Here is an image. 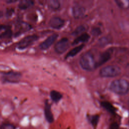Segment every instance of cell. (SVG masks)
I'll use <instances>...</instances> for the list:
<instances>
[{"label":"cell","instance_id":"obj_1","mask_svg":"<svg viewBox=\"0 0 129 129\" xmlns=\"http://www.w3.org/2000/svg\"><path fill=\"white\" fill-rule=\"evenodd\" d=\"M109 89L116 94L124 95L129 91V82L123 79H116L111 82Z\"/></svg>","mask_w":129,"mask_h":129},{"label":"cell","instance_id":"obj_2","mask_svg":"<svg viewBox=\"0 0 129 129\" xmlns=\"http://www.w3.org/2000/svg\"><path fill=\"white\" fill-rule=\"evenodd\" d=\"M79 63L81 68L87 71H92L97 68L96 60L93 53L90 52H86L82 55Z\"/></svg>","mask_w":129,"mask_h":129},{"label":"cell","instance_id":"obj_3","mask_svg":"<svg viewBox=\"0 0 129 129\" xmlns=\"http://www.w3.org/2000/svg\"><path fill=\"white\" fill-rule=\"evenodd\" d=\"M121 69L116 65L111 64L102 68L99 71V75L102 77L113 78L119 75Z\"/></svg>","mask_w":129,"mask_h":129},{"label":"cell","instance_id":"obj_4","mask_svg":"<svg viewBox=\"0 0 129 129\" xmlns=\"http://www.w3.org/2000/svg\"><path fill=\"white\" fill-rule=\"evenodd\" d=\"M3 74L1 80L3 83H17L19 82L22 76L21 73L13 71L5 72Z\"/></svg>","mask_w":129,"mask_h":129},{"label":"cell","instance_id":"obj_5","mask_svg":"<svg viewBox=\"0 0 129 129\" xmlns=\"http://www.w3.org/2000/svg\"><path fill=\"white\" fill-rule=\"evenodd\" d=\"M39 37L35 34L29 35L28 36H26L21 39L17 44V47L19 49H24L29 46L31 45L35 41H36Z\"/></svg>","mask_w":129,"mask_h":129},{"label":"cell","instance_id":"obj_6","mask_svg":"<svg viewBox=\"0 0 129 129\" xmlns=\"http://www.w3.org/2000/svg\"><path fill=\"white\" fill-rule=\"evenodd\" d=\"M70 43L67 38L64 37L60 39L54 45V50L58 54L64 52L69 47Z\"/></svg>","mask_w":129,"mask_h":129},{"label":"cell","instance_id":"obj_7","mask_svg":"<svg viewBox=\"0 0 129 129\" xmlns=\"http://www.w3.org/2000/svg\"><path fill=\"white\" fill-rule=\"evenodd\" d=\"M58 37V34H53L48 36L44 41L39 45V48L41 50H46L48 49L55 42Z\"/></svg>","mask_w":129,"mask_h":129},{"label":"cell","instance_id":"obj_8","mask_svg":"<svg viewBox=\"0 0 129 129\" xmlns=\"http://www.w3.org/2000/svg\"><path fill=\"white\" fill-rule=\"evenodd\" d=\"M64 24V21L58 17H52L49 21V25L53 29H59L62 28Z\"/></svg>","mask_w":129,"mask_h":129},{"label":"cell","instance_id":"obj_9","mask_svg":"<svg viewBox=\"0 0 129 129\" xmlns=\"http://www.w3.org/2000/svg\"><path fill=\"white\" fill-rule=\"evenodd\" d=\"M111 58V52L106 50L105 51H104L103 52L101 53L98 57V59L96 60V67L97 68L104 63H105L106 62L108 61Z\"/></svg>","mask_w":129,"mask_h":129},{"label":"cell","instance_id":"obj_10","mask_svg":"<svg viewBox=\"0 0 129 129\" xmlns=\"http://www.w3.org/2000/svg\"><path fill=\"white\" fill-rule=\"evenodd\" d=\"M44 115L46 119L49 123H52L54 120L53 116L51 110V105L47 101L45 102Z\"/></svg>","mask_w":129,"mask_h":129},{"label":"cell","instance_id":"obj_11","mask_svg":"<svg viewBox=\"0 0 129 129\" xmlns=\"http://www.w3.org/2000/svg\"><path fill=\"white\" fill-rule=\"evenodd\" d=\"M72 13L75 18H80L85 13V9L80 5H76L73 7L72 9Z\"/></svg>","mask_w":129,"mask_h":129},{"label":"cell","instance_id":"obj_12","mask_svg":"<svg viewBox=\"0 0 129 129\" xmlns=\"http://www.w3.org/2000/svg\"><path fill=\"white\" fill-rule=\"evenodd\" d=\"M17 28L18 30L16 31L15 34V36L16 37L21 35L24 32L29 31L30 29H31V27L29 24H27L25 22H21L20 23L18 24Z\"/></svg>","mask_w":129,"mask_h":129},{"label":"cell","instance_id":"obj_13","mask_svg":"<svg viewBox=\"0 0 129 129\" xmlns=\"http://www.w3.org/2000/svg\"><path fill=\"white\" fill-rule=\"evenodd\" d=\"M34 4V2L31 0H22L20 1L18 7L20 10H25L33 6Z\"/></svg>","mask_w":129,"mask_h":129},{"label":"cell","instance_id":"obj_14","mask_svg":"<svg viewBox=\"0 0 129 129\" xmlns=\"http://www.w3.org/2000/svg\"><path fill=\"white\" fill-rule=\"evenodd\" d=\"M90 38V35L87 33H83L77 37L73 41L72 44H77L81 42H86L88 41Z\"/></svg>","mask_w":129,"mask_h":129},{"label":"cell","instance_id":"obj_15","mask_svg":"<svg viewBox=\"0 0 129 129\" xmlns=\"http://www.w3.org/2000/svg\"><path fill=\"white\" fill-rule=\"evenodd\" d=\"M84 47V44H81L74 47V48L71 49L70 51H69V52L66 54V58H68L70 57H73L74 56H75L83 49Z\"/></svg>","mask_w":129,"mask_h":129},{"label":"cell","instance_id":"obj_16","mask_svg":"<svg viewBox=\"0 0 129 129\" xmlns=\"http://www.w3.org/2000/svg\"><path fill=\"white\" fill-rule=\"evenodd\" d=\"M101 105L104 108H105L107 111H108L110 113H115V108L110 102L107 101H102L101 102Z\"/></svg>","mask_w":129,"mask_h":129},{"label":"cell","instance_id":"obj_17","mask_svg":"<svg viewBox=\"0 0 129 129\" xmlns=\"http://www.w3.org/2000/svg\"><path fill=\"white\" fill-rule=\"evenodd\" d=\"M50 98L52 100L55 102H58L62 97V94L55 90H52L50 93Z\"/></svg>","mask_w":129,"mask_h":129},{"label":"cell","instance_id":"obj_18","mask_svg":"<svg viewBox=\"0 0 129 129\" xmlns=\"http://www.w3.org/2000/svg\"><path fill=\"white\" fill-rule=\"evenodd\" d=\"M47 5L48 8L53 11L57 10L60 8L59 2L57 0H50L48 1Z\"/></svg>","mask_w":129,"mask_h":129},{"label":"cell","instance_id":"obj_19","mask_svg":"<svg viewBox=\"0 0 129 129\" xmlns=\"http://www.w3.org/2000/svg\"><path fill=\"white\" fill-rule=\"evenodd\" d=\"M13 35V32L11 28L5 30L3 32L0 34V39H7L12 38Z\"/></svg>","mask_w":129,"mask_h":129},{"label":"cell","instance_id":"obj_20","mask_svg":"<svg viewBox=\"0 0 129 129\" xmlns=\"http://www.w3.org/2000/svg\"><path fill=\"white\" fill-rule=\"evenodd\" d=\"M116 5L122 9H127L129 8V0H115Z\"/></svg>","mask_w":129,"mask_h":129},{"label":"cell","instance_id":"obj_21","mask_svg":"<svg viewBox=\"0 0 129 129\" xmlns=\"http://www.w3.org/2000/svg\"><path fill=\"white\" fill-rule=\"evenodd\" d=\"M88 119L91 124L94 126L96 127L98 123L99 119V116L98 115H93L89 116Z\"/></svg>","mask_w":129,"mask_h":129},{"label":"cell","instance_id":"obj_22","mask_svg":"<svg viewBox=\"0 0 129 129\" xmlns=\"http://www.w3.org/2000/svg\"><path fill=\"white\" fill-rule=\"evenodd\" d=\"M85 30V28L83 25H80L76 28V29L73 32V34L74 35H77L80 33L83 32Z\"/></svg>","mask_w":129,"mask_h":129},{"label":"cell","instance_id":"obj_23","mask_svg":"<svg viewBox=\"0 0 129 129\" xmlns=\"http://www.w3.org/2000/svg\"><path fill=\"white\" fill-rule=\"evenodd\" d=\"M14 12H15V10L13 8H8L6 10V11L5 13V16L7 18H9L13 15V14H14Z\"/></svg>","mask_w":129,"mask_h":129},{"label":"cell","instance_id":"obj_24","mask_svg":"<svg viewBox=\"0 0 129 129\" xmlns=\"http://www.w3.org/2000/svg\"><path fill=\"white\" fill-rule=\"evenodd\" d=\"M0 129H15V127L10 123H3L0 126Z\"/></svg>","mask_w":129,"mask_h":129},{"label":"cell","instance_id":"obj_25","mask_svg":"<svg viewBox=\"0 0 129 129\" xmlns=\"http://www.w3.org/2000/svg\"><path fill=\"white\" fill-rule=\"evenodd\" d=\"M109 40H108V39L107 37H102L101 38L99 41H98V43H99V44L100 45H101V46H104L105 45H106V44L108 43Z\"/></svg>","mask_w":129,"mask_h":129},{"label":"cell","instance_id":"obj_26","mask_svg":"<svg viewBox=\"0 0 129 129\" xmlns=\"http://www.w3.org/2000/svg\"><path fill=\"white\" fill-rule=\"evenodd\" d=\"M92 33L94 35H99L101 33V31L99 28H95L92 30Z\"/></svg>","mask_w":129,"mask_h":129},{"label":"cell","instance_id":"obj_27","mask_svg":"<svg viewBox=\"0 0 129 129\" xmlns=\"http://www.w3.org/2000/svg\"><path fill=\"white\" fill-rule=\"evenodd\" d=\"M110 129H119L118 124L116 123H113L110 126Z\"/></svg>","mask_w":129,"mask_h":129},{"label":"cell","instance_id":"obj_28","mask_svg":"<svg viewBox=\"0 0 129 129\" xmlns=\"http://www.w3.org/2000/svg\"><path fill=\"white\" fill-rule=\"evenodd\" d=\"M9 28H10V27L9 26L6 25H0V30H4V29L5 30Z\"/></svg>","mask_w":129,"mask_h":129},{"label":"cell","instance_id":"obj_29","mask_svg":"<svg viewBox=\"0 0 129 129\" xmlns=\"http://www.w3.org/2000/svg\"><path fill=\"white\" fill-rule=\"evenodd\" d=\"M17 1H13V0H9V1H7L6 2L7 3H9V4H10V3H15Z\"/></svg>","mask_w":129,"mask_h":129},{"label":"cell","instance_id":"obj_30","mask_svg":"<svg viewBox=\"0 0 129 129\" xmlns=\"http://www.w3.org/2000/svg\"><path fill=\"white\" fill-rule=\"evenodd\" d=\"M4 16V13L3 12V11H0V19L2 18Z\"/></svg>","mask_w":129,"mask_h":129},{"label":"cell","instance_id":"obj_31","mask_svg":"<svg viewBox=\"0 0 129 129\" xmlns=\"http://www.w3.org/2000/svg\"><path fill=\"white\" fill-rule=\"evenodd\" d=\"M128 106H129V101H128Z\"/></svg>","mask_w":129,"mask_h":129}]
</instances>
